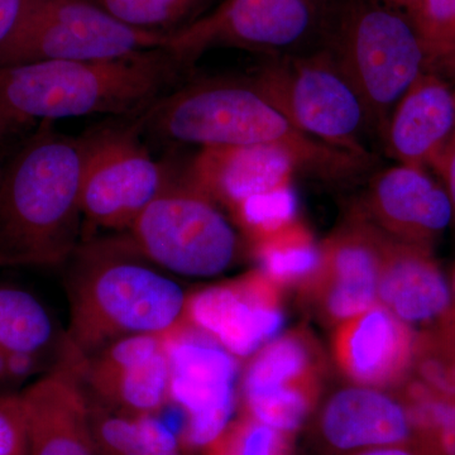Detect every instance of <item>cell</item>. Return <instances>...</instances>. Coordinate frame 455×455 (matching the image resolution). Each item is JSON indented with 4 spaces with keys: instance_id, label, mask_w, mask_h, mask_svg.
Masks as SVG:
<instances>
[{
    "instance_id": "52a82bcc",
    "label": "cell",
    "mask_w": 455,
    "mask_h": 455,
    "mask_svg": "<svg viewBox=\"0 0 455 455\" xmlns=\"http://www.w3.org/2000/svg\"><path fill=\"white\" fill-rule=\"evenodd\" d=\"M169 36L116 20L92 0H25L0 44V68L44 61H94L164 49Z\"/></svg>"
},
{
    "instance_id": "f1b7e54d",
    "label": "cell",
    "mask_w": 455,
    "mask_h": 455,
    "mask_svg": "<svg viewBox=\"0 0 455 455\" xmlns=\"http://www.w3.org/2000/svg\"><path fill=\"white\" fill-rule=\"evenodd\" d=\"M0 455H29L20 394H0Z\"/></svg>"
},
{
    "instance_id": "4fadbf2b",
    "label": "cell",
    "mask_w": 455,
    "mask_h": 455,
    "mask_svg": "<svg viewBox=\"0 0 455 455\" xmlns=\"http://www.w3.org/2000/svg\"><path fill=\"white\" fill-rule=\"evenodd\" d=\"M86 395L116 411L157 414L171 400V362L164 335H134L83 359Z\"/></svg>"
},
{
    "instance_id": "e575fe53",
    "label": "cell",
    "mask_w": 455,
    "mask_h": 455,
    "mask_svg": "<svg viewBox=\"0 0 455 455\" xmlns=\"http://www.w3.org/2000/svg\"><path fill=\"white\" fill-rule=\"evenodd\" d=\"M18 130H20V127L12 124L11 122L5 121L4 118L0 116V143H2L3 140L9 139V136Z\"/></svg>"
},
{
    "instance_id": "ac0fdd59",
    "label": "cell",
    "mask_w": 455,
    "mask_h": 455,
    "mask_svg": "<svg viewBox=\"0 0 455 455\" xmlns=\"http://www.w3.org/2000/svg\"><path fill=\"white\" fill-rule=\"evenodd\" d=\"M333 344L343 373L373 387L403 381L415 358L416 341L410 326L379 304L341 323Z\"/></svg>"
},
{
    "instance_id": "30bf717a",
    "label": "cell",
    "mask_w": 455,
    "mask_h": 455,
    "mask_svg": "<svg viewBox=\"0 0 455 455\" xmlns=\"http://www.w3.org/2000/svg\"><path fill=\"white\" fill-rule=\"evenodd\" d=\"M84 224L125 232L169 187L164 164L140 142L137 127H106L82 137Z\"/></svg>"
},
{
    "instance_id": "5bb4252c",
    "label": "cell",
    "mask_w": 455,
    "mask_h": 455,
    "mask_svg": "<svg viewBox=\"0 0 455 455\" xmlns=\"http://www.w3.org/2000/svg\"><path fill=\"white\" fill-rule=\"evenodd\" d=\"M187 322L230 355H250L283 325L280 286L260 269L188 296Z\"/></svg>"
},
{
    "instance_id": "484cf974",
    "label": "cell",
    "mask_w": 455,
    "mask_h": 455,
    "mask_svg": "<svg viewBox=\"0 0 455 455\" xmlns=\"http://www.w3.org/2000/svg\"><path fill=\"white\" fill-rule=\"evenodd\" d=\"M116 20L142 31L170 36L199 20L212 0H92Z\"/></svg>"
},
{
    "instance_id": "f546056e",
    "label": "cell",
    "mask_w": 455,
    "mask_h": 455,
    "mask_svg": "<svg viewBox=\"0 0 455 455\" xmlns=\"http://www.w3.org/2000/svg\"><path fill=\"white\" fill-rule=\"evenodd\" d=\"M434 170L439 173L444 188L447 191L449 200H451V208H453V217L455 218V132L444 151L440 155L438 163L434 166Z\"/></svg>"
},
{
    "instance_id": "ffe728a7",
    "label": "cell",
    "mask_w": 455,
    "mask_h": 455,
    "mask_svg": "<svg viewBox=\"0 0 455 455\" xmlns=\"http://www.w3.org/2000/svg\"><path fill=\"white\" fill-rule=\"evenodd\" d=\"M319 433L334 455L420 439L418 425L403 401L367 387L337 392L323 409Z\"/></svg>"
},
{
    "instance_id": "ba28073f",
    "label": "cell",
    "mask_w": 455,
    "mask_h": 455,
    "mask_svg": "<svg viewBox=\"0 0 455 455\" xmlns=\"http://www.w3.org/2000/svg\"><path fill=\"white\" fill-rule=\"evenodd\" d=\"M124 233L146 259L182 276H215L238 250L218 204L185 180L171 182Z\"/></svg>"
},
{
    "instance_id": "4316f807",
    "label": "cell",
    "mask_w": 455,
    "mask_h": 455,
    "mask_svg": "<svg viewBox=\"0 0 455 455\" xmlns=\"http://www.w3.org/2000/svg\"><path fill=\"white\" fill-rule=\"evenodd\" d=\"M427 59V70H455V0H421L409 16Z\"/></svg>"
},
{
    "instance_id": "e0dca14e",
    "label": "cell",
    "mask_w": 455,
    "mask_h": 455,
    "mask_svg": "<svg viewBox=\"0 0 455 455\" xmlns=\"http://www.w3.org/2000/svg\"><path fill=\"white\" fill-rule=\"evenodd\" d=\"M299 172L292 156L278 146L205 147L182 180L235 214L254 197L287 190Z\"/></svg>"
},
{
    "instance_id": "9a60e30c",
    "label": "cell",
    "mask_w": 455,
    "mask_h": 455,
    "mask_svg": "<svg viewBox=\"0 0 455 455\" xmlns=\"http://www.w3.org/2000/svg\"><path fill=\"white\" fill-rule=\"evenodd\" d=\"M358 212L390 238L427 248L454 218L444 187L425 169L403 164L373 175Z\"/></svg>"
},
{
    "instance_id": "8992f818",
    "label": "cell",
    "mask_w": 455,
    "mask_h": 455,
    "mask_svg": "<svg viewBox=\"0 0 455 455\" xmlns=\"http://www.w3.org/2000/svg\"><path fill=\"white\" fill-rule=\"evenodd\" d=\"M251 77L304 133L349 154L372 158L370 114L348 75L326 47L268 56Z\"/></svg>"
},
{
    "instance_id": "6da1fadb",
    "label": "cell",
    "mask_w": 455,
    "mask_h": 455,
    "mask_svg": "<svg viewBox=\"0 0 455 455\" xmlns=\"http://www.w3.org/2000/svg\"><path fill=\"white\" fill-rule=\"evenodd\" d=\"M142 121L164 139L200 148L278 146L292 156L299 172L334 184L355 181L374 164L299 130L251 76L185 84L152 104Z\"/></svg>"
},
{
    "instance_id": "3957f363",
    "label": "cell",
    "mask_w": 455,
    "mask_h": 455,
    "mask_svg": "<svg viewBox=\"0 0 455 455\" xmlns=\"http://www.w3.org/2000/svg\"><path fill=\"white\" fill-rule=\"evenodd\" d=\"M80 140L44 122L0 169V268L55 267L82 244Z\"/></svg>"
},
{
    "instance_id": "7402d4cb",
    "label": "cell",
    "mask_w": 455,
    "mask_h": 455,
    "mask_svg": "<svg viewBox=\"0 0 455 455\" xmlns=\"http://www.w3.org/2000/svg\"><path fill=\"white\" fill-rule=\"evenodd\" d=\"M320 368L313 339L304 331H291L269 343L251 362L243 396L281 388L319 392Z\"/></svg>"
},
{
    "instance_id": "9c48e42d",
    "label": "cell",
    "mask_w": 455,
    "mask_h": 455,
    "mask_svg": "<svg viewBox=\"0 0 455 455\" xmlns=\"http://www.w3.org/2000/svg\"><path fill=\"white\" fill-rule=\"evenodd\" d=\"M331 0H220L172 33L164 49L188 68L208 51L241 49L266 56L301 52L322 37Z\"/></svg>"
},
{
    "instance_id": "d4e9b609",
    "label": "cell",
    "mask_w": 455,
    "mask_h": 455,
    "mask_svg": "<svg viewBox=\"0 0 455 455\" xmlns=\"http://www.w3.org/2000/svg\"><path fill=\"white\" fill-rule=\"evenodd\" d=\"M254 252L262 271L278 286H307L319 266V247L309 230L296 220L257 241Z\"/></svg>"
},
{
    "instance_id": "277c9868",
    "label": "cell",
    "mask_w": 455,
    "mask_h": 455,
    "mask_svg": "<svg viewBox=\"0 0 455 455\" xmlns=\"http://www.w3.org/2000/svg\"><path fill=\"white\" fill-rule=\"evenodd\" d=\"M184 68L164 49L112 60L4 66L0 116L20 128L36 121L146 110L172 90Z\"/></svg>"
},
{
    "instance_id": "83f0119b",
    "label": "cell",
    "mask_w": 455,
    "mask_h": 455,
    "mask_svg": "<svg viewBox=\"0 0 455 455\" xmlns=\"http://www.w3.org/2000/svg\"><path fill=\"white\" fill-rule=\"evenodd\" d=\"M206 455H292V434L244 414L212 440Z\"/></svg>"
},
{
    "instance_id": "74e56055",
    "label": "cell",
    "mask_w": 455,
    "mask_h": 455,
    "mask_svg": "<svg viewBox=\"0 0 455 455\" xmlns=\"http://www.w3.org/2000/svg\"><path fill=\"white\" fill-rule=\"evenodd\" d=\"M453 74L455 75V70H454V73H453Z\"/></svg>"
},
{
    "instance_id": "603a6c76",
    "label": "cell",
    "mask_w": 455,
    "mask_h": 455,
    "mask_svg": "<svg viewBox=\"0 0 455 455\" xmlns=\"http://www.w3.org/2000/svg\"><path fill=\"white\" fill-rule=\"evenodd\" d=\"M0 349L60 361L68 349L49 310L36 296L14 286H0Z\"/></svg>"
},
{
    "instance_id": "836d02e7",
    "label": "cell",
    "mask_w": 455,
    "mask_h": 455,
    "mask_svg": "<svg viewBox=\"0 0 455 455\" xmlns=\"http://www.w3.org/2000/svg\"><path fill=\"white\" fill-rule=\"evenodd\" d=\"M9 353L0 349V386H12L11 374L8 367Z\"/></svg>"
},
{
    "instance_id": "8d00e7d4",
    "label": "cell",
    "mask_w": 455,
    "mask_h": 455,
    "mask_svg": "<svg viewBox=\"0 0 455 455\" xmlns=\"http://www.w3.org/2000/svg\"><path fill=\"white\" fill-rule=\"evenodd\" d=\"M2 164H3L2 161H0V169H2Z\"/></svg>"
},
{
    "instance_id": "d6a6232c",
    "label": "cell",
    "mask_w": 455,
    "mask_h": 455,
    "mask_svg": "<svg viewBox=\"0 0 455 455\" xmlns=\"http://www.w3.org/2000/svg\"><path fill=\"white\" fill-rule=\"evenodd\" d=\"M383 4L388 5L398 11L403 12L407 16H411L414 13L415 9L419 7L421 0H379Z\"/></svg>"
},
{
    "instance_id": "7c38bea8",
    "label": "cell",
    "mask_w": 455,
    "mask_h": 455,
    "mask_svg": "<svg viewBox=\"0 0 455 455\" xmlns=\"http://www.w3.org/2000/svg\"><path fill=\"white\" fill-rule=\"evenodd\" d=\"M386 235L358 211L319 247V266L307 283L325 319L343 323L377 304Z\"/></svg>"
},
{
    "instance_id": "4dcf8cb0",
    "label": "cell",
    "mask_w": 455,
    "mask_h": 455,
    "mask_svg": "<svg viewBox=\"0 0 455 455\" xmlns=\"http://www.w3.org/2000/svg\"><path fill=\"white\" fill-rule=\"evenodd\" d=\"M335 455H436L435 451L423 439L416 440L409 444L386 445V447H376L362 449V451H350V453Z\"/></svg>"
},
{
    "instance_id": "1f68e13d",
    "label": "cell",
    "mask_w": 455,
    "mask_h": 455,
    "mask_svg": "<svg viewBox=\"0 0 455 455\" xmlns=\"http://www.w3.org/2000/svg\"><path fill=\"white\" fill-rule=\"evenodd\" d=\"M25 0H0V44L16 26Z\"/></svg>"
},
{
    "instance_id": "8fae6325",
    "label": "cell",
    "mask_w": 455,
    "mask_h": 455,
    "mask_svg": "<svg viewBox=\"0 0 455 455\" xmlns=\"http://www.w3.org/2000/svg\"><path fill=\"white\" fill-rule=\"evenodd\" d=\"M164 337L171 362V400L187 414L188 444L206 448L232 418L235 358L188 323Z\"/></svg>"
},
{
    "instance_id": "cb8c5ba5",
    "label": "cell",
    "mask_w": 455,
    "mask_h": 455,
    "mask_svg": "<svg viewBox=\"0 0 455 455\" xmlns=\"http://www.w3.org/2000/svg\"><path fill=\"white\" fill-rule=\"evenodd\" d=\"M88 400L98 455H180L175 434L154 415L125 414Z\"/></svg>"
},
{
    "instance_id": "7a4b0ae2",
    "label": "cell",
    "mask_w": 455,
    "mask_h": 455,
    "mask_svg": "<svg viewBox=\"0 0 455 455\" xmlns=\"http://www.w3.org/2000/svg\"><path fill=\"white\" fill-rule=\"evenodd\" d=\"M68 346L77 358L134 335H167L187 323L188 296L125 235L83 241L68 259Z\"/></svg>"
},
{
    "instance_id": "d590c367",
    "label": "cell",
    "mask_w": 455,
    "mask_h": 455,
    "mask_svg": "<svg viewBox=\"0 0 455 455\" xmlns=\"http://www.w3.org/2000/svg\"><path fill=\"white\" fill-rule=\"evenodd\" d=\"M451 315L455 316V266L453 268V274H451Z\"/></svg>"
},
{
    "instance_id": "5b68a950",
    "label": "cell",
    "mask_w": 455,
    "mask_h": 455,
    "mask_svg": "<svg viewBox=\"0 0 455 455\" xmlns=\"http://www.w3.org/2000/svg\"><path fill=\"white\" fill-rule=\"evenodd\" d=\"M322 37L361 95L374 134L383 140L392 110L427 70L414 23L379 0H331Z\"/></svg>"
},
{
    "instance_id": "44dd1931",
    "label": "cell",
    "mask_w": 455,
    "mask_h": 455,
    "mask_svg": "<svg viewBox=\"0 0 455 455\" xmlns=\"http://www.w3.org/2000/svg\"><path fill=\"white\" fill-rule=\"evenodd\" d=\"M377 298L403 323L438 325L451 310V283L431 248L386 235Z\"/></svg>"
},
{
    "instance_id": "d6986e66",
    "label": "cell",
    "mask_w": 455,
    "mask_h": 455,
    "mask_svg": "<svg viewBox=\"0 0 455 455\" xmlns=\"http://www.w3.org/2000/svg\"><path fill=\"white\" fill-rule=\"evenodd\" d=\"M455 132V86L425 70L392 110L383 142L398 164L435 166Z\"/></svg>"
},
{
    "instance_id": "2e32d148",
    "label": "cell",
    "mask_w": 455,
    "mask_h": 455,
    "mask_svg": "<svg viewBox=\"0 0 455 455\" xmlns=\"http://www.w3.org/2000/svg\"><path fill=\"white\" fill-rule=\"evenodd\" d=\"M79 368L59 362L20 392L29 455H98Z\"/></svg>"
}]
</instances>
